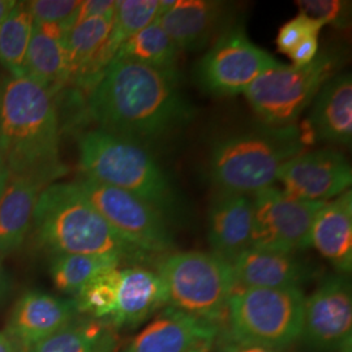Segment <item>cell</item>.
I'll list each match as a JSON object with an SVG mask.
<instances>
[{"label":"cell","mask_w":352,"mask_h":352,"mask_svg":"<svg viewBox=\"0 0 352 352\" xmlns=\"http://www.w3.org/2000/svg\"><path fill=\"white\" fill-rule=\"evenodd\" d=\"M0 352H19L10 338L3 333H0Z\"/></svg>","instance_id":"cell-38"},{"label":"cell","mask_w":352,"mask_h":352,"mask_svg":"<svg viewBox=\"0 0 352 352\" xmlns=\"http://www.w3.org/2000/svg\"><path fill=\"white\" fill-rule=\"evenodd\" d=\"M240 289H302L314 272L295 253L253 248L243 252L234 263Z\"/></svg>","instance_id":"cell-17"},{"label":"cell","mask_w":352,"mask_h":352,"mask_svg":"<svg viewBox=\"0 0 352 352\" xmlns=\"http://www.w3.org/2000/svg\"><path fill=\"white\" fill-rule=\"evenodd\" d=\"M266 51L252 42L241 29H228L214 41L196 68L197 82L213 96H236L277 65Z\"/></svg>","instance_id":"cell-11"},{"label":"cell","mask_w":352,"mask_h":352,"mask_svg":"<svg viewBox=\"0 0 352 352\" xmlns=\"http://www.w3.org/2000/svg\"><path fill=\"white\" fill-rule=\"evenodd\" d=\"M189 352H208V350H193V351Z\"/></svg>","instance_id":"cell-39"},{"label":"cell","mask_w":352,"mask_h":352,"mask_svg":"<svg viewBox=\"0 0 352 352\" xmlns=\"http://www.w3.org/2000/svg\"><path fill=\"white\" fill-rule=\"evenodd\" d=\"M33 222L39 244L55 256H113L122 263L148 256L120 238L75 183H52L43 189Z\"/></svg>","instance_id":"cell-3"},{"label":"cell","mask_w":352,"mask_h":352,"mask_svg":"<svg viewBox=\"0 0 352 352\" xmlns=\"http://www.w3.org/2000/svg\"><path fill=\"white\" fill-rule=\"evenodd\" d=\"M116 1L113 0H88L81 1L76 14L75 25L80 21L97 17H113Z\"/></svg>","instance_id":"cell-33"},{"label":"cell","mask_w":352,"mask_h":352,"mask_svg":"<svg viewBox=\"0 0 352 352\" xmlns=\"http://www.w3.org/2000/svg\"><path fill=\"white\" fill-rule=\"evenodd\" d=\"M65 36L67 32L62 26L34 23L26 54L24 76L52 96L69 80Z\"/></svg>","instance_id":"cell-23"},{"label":"cell","mask_w":352,"mask_h":352,"mask_svg":"<svg viewBox=\"0 0 352 352\" xmlns=\"http://www.w3.org/2000/svg\"><path fill=\"white\" fill-rule=\"evenodd\" d=\"M120 264L113 256L58 254L51 264V277L56 289L76 296L91 279Z\"/></svg>","instance_id":"cell-27"},{"label":"cell","mask_w":352,"mask_h":352,"mask_svg":"<svg viewBox=\"0 0 352 352\" xmlns=\"http://www.w3.org/2000/svg\"><path fill=\"white\" fill-rule=\"evenodd\" d=\"M217 336L215 324H210L166 308L122 352H189L209 350Z\"/></svg>","instance_id":"cell-15"},{"label":"cell","mask_w":352,"mask_h":352,"mask_svg":"<svg viewBox=\"0 0 352 352\" xmlns=\"http://www.w3.org/2000/svg\"><path fill=\"white\" fill-rule=\"evenodd\" d=\"M304 300L302 289H235L226 312L230 340L287 347L300 338Z\"/></svg>","instance_id":"cell-7"},{"label":"cell","mask_w":352,"mask_h":352,"mask_svg":"<svg viewBox=\"0 0 352 352\" xmlns=\"http://www.w3.org/2000/svg\"><path fill=\"white\" fill-rule=\"evenodd\" d=\"M253 205L247 195L221 190L209 210L208 239L212 253L234 264L252 247Z\"/></svg>","instance_id":"cell-18"},{"label":"cell","mask_w":352,"mask_h":352,"mask_svg":"<svg viewBox=\"0 0 352 352\" xmlns=\"http://www.w3.org/2000/svg\"><path fill=\"white\" fill-rule=\"evenodd\" d=\"M305 145L304 135L296 126H269L230 136L212 151L210 177L223 192L254 195L272 187L280 167L302 153Z\"/></svg>","instance_id":"cell-5"},{"label":"cell","mask_w":352,"mask_h":352,"mask_svg":"<svg viewBox=\"0 0 352 352\" xmlns=\"http://www.w3.org/2000/svg\"><path fill=\"white\" fill-rule=\"evenodd\" d=\"M0 157L11 175L54 183L63 175L54 96L25 76L0 81Z\"/></svg>","instance_id":"cell-2"},{"label":"cell","mask_w":352,"mask_h":352,"mask_svg":"<svg viewBox=\"0 0 352 352\" xmlns=\"http://www.w3.org/2000/svg\"><path fill=\"white\" fill-rule=\"evenodd\" d=\"M352 289L346 274L324 279L304 300L300 338L315 352H351Z\"/></svg>","instance_id":"cell-12"},{"label":"cell","mask_w":352,"mask_h":352,"mask_svg":"<svg viewBox=\"0 0 352 352\" xmlns=\"http://www.w3.org/2000/svg\"><path fill=\"white\" fill-rule=\"evenodd\" d=\"M180 50L157 21L128 38L116 51L113 59H129L151 67L177 71Z\"/></svg>","instance_id":"cell-25"},{"label":"cell","mask_w":352,"mask_h":352,"mask_svg":"<svg viewBox=\"0 0 352 352\" xmlns=\"http://www.w3.org/2000/svg\"><path fill=\"white\" fill-rule=\"evenodd\" d=\"M120 280L122 269L119 267L106 270L91 279L74 299L77 312L107 322L116 308Z\"/></svg>","instance_id":"cell-29"},{"label":"cell","mask_w":352,"mask_h":352,"mask_svg":"<svg viewBox=\"0 0 352 352\" xmlns=\"http://www.w3.org/2000/svg\"><path fill=\"white\" fill-rule=\"evenodd\" d=\"M161 0H119L113 13V30L106 50L113 59L128 38L151 25L160 16Z\"/></svg>","instance_id":"cell-28"},{"label":"cell","mask_w":352,"mask_h":352,"mask_svg":"<svg viewBox=\"0 0 352 352\" xmlns=\"http://www.w3.org/2000/svg\"><path fill=\"white\" fill-rule=\"evenodd\" d=\"M324 26L325 24L322 21L299 13L279 29L276 41L278 51L285 55H289L291 51L307 38L318 36Z\"/></svg>","instance_id":"cell-31"},{"label":"cell","mask_w":352,"mask_h":352,"mask_svg":"<svg viewBox=\"0 0 352 352\" xmlns=\"http://www.w3.org/2000/svg\"><path fill=\"white\" fill-rule=\"evenodd\" d=\"M312 139L350 146L352 141V80L350 74L333 76L320 89L308 116Z\"/></svg>","instance_id":"cell-19"},{"label":"cell","mask_w":352,"mask_h":352,"mask_svg":"<svg viewBox=\"0 0 352 352\" xmlns=\"http://www.w3.org/2000/svg\"><path fill=\"white\" fill-rule=\"evenodd\" d=\"M89 113L100 129L145 145L190 122L193 109L177 71L113 59L90 89Z\"/></svg>","instance_id":"cell-1"},{"label":"cell","mask_w":352,"mask_h":352,"mask_svg":"<svg viewBox=\"0 0 352 352\" xmlns=\"http://www.w3.org/2000/svg\"><path fill=\"white\" fill-rule=\"evenodd\" d=\"M164 305L167 289L157 272L141 266L126 267L122 269L116 308L107 322L113 327H136Z\"/></svg>","instance_id":"cell-22"},{"label":"cell","mask_w":352,"mask_h":352,"mask_svg":"<svg viewBox=\"0 0 352 352\" xmlns=\"http://www.w3.org/2000/svg\"><path fill=\"white\" fill-rule=\"evenodd\" d=\"M34 20L26 1H17L0 29V64L10 76H24Z\"/></svg>","instance_id":"cell-26"},{"label":"cell","mask_w":352,"mask_h":352,"mask_svg":"<svg viewBox=\"0 0 352 352\" xmlns=\"http://www.w3.org/2000/svg\"><path fill=\"white\" fill-rule=\"evenodd\" d=\"M225 6L210 0H161L155 20L179 50L197 51L208 46L222 28Z\"/></svg>","instance_id":"cell-16"},{"label":"cell","mask_w":352,"mask_h":352,"mask_svg":"<svg viewBox=\"0 0 352 352\" xmlns=\"http://www.w3.org/2000/svg\"><path fill=\"white\" fill-rule=\"evenodd\" d=\"M47 186L49 182L37 176H10L0 196V258L23 245L38 197Z\"/></svg>","instance_id":"cell-20"},{"label":"cell","mask_w":352,"mask_h":352,"mask_svg":"<svg viewBox=\"0 0 352 352\" xmlns=\"http://www.w3.org/2000/svg\"><path fill=\"white\" fill-rule=\"evenodd\" d=\"M10 176H11V173H10L8 167H7V164H4V161L0 157V196H1L3 190L6 188V186H7V182H8Z\"/></svg>","instance_id":"cell-37"},{"label":"cell","mask_w":352,"mask_h":352,"mask_svg":"<svg viewBox=\"0 0 352 352\" xmlns=\"http://www.w3.org/2000/svg\"><path fill=\"white\" fill-rule=\"evenodd\" d=\"M77 188L113 231L146 254L173 250L174 238L167 217L139 197L89 177L75 182Z\"/></svg>","instance_id":"cell-9"},{"label":"cell","mask_w":352,"mask_h":352,"mask_svg":"<svg viewBox=\"0 0 352 352\" xmlns=\"http://www.w3.org/2000/svg\"><path fill=\"white\" fill-rule=\"evenodd\" d=\"M116 337L101 320H74L26 352H113Z\"/></svg>","instance_id":"cell-24"},{"label":"cell","mask_w":352,"mask_h":352,"mask_svg":"<svg viewBox=\"0 0 352 352\" xmlns=\"http://www.w3.org/2000/svg\"><path fill=\"white\" fill-rule=\"evenodd\" d=\"M34 23L54 24L68 33L75 26L76 14L81 6L77 0H33L26 1Z\"/></svg>","instance_id":"cell-30"},{"label":"cell","mask_w":352,"mask_h":352,"mask_svg":"<svg viewBox=\"0 0 352 352\" xmlns=\"http://www.w3.org/2000/svg\"><path fill=\"white\" fill-rule=\"evenodd\" d=\"M167 305L215 324L236 289L234 265L212 252H176L158 264Z\"/></svg>","instance_id":"cell-6"},{"label":"cell","mask_w":352,"mask_h":352,"mask_svg":"<svg viewBox=\"0 0 352 352\" xmlns=\"http://www.w3.org/2000/svg\"><path fill=\"white\" fill-rule=\"evenodd\" d=\"M334 71L336 59L327 52L318 54L312 63L302 67L278 63L258 76L244 94L266 126H295Z\"/></svg>","instance_id":"cell-8"},{"label":"cell","mask_w":352,"mask_h":352,"mask_svg":"<svg viewBox=\"0 0 352 352\" xmlns=\"http://www.w3.org/2000/svg\"><path fill=\"white\" fill-rule=\"evenodd\" d=\"M16 3L17 1H14V0H0V29L4 24L6 19L8 17V14L14 8Z\"/></svg>","instance_id":"cell-36"},{"label":"cell","mask_w":352,"mask_h":352,"mask_svg":"<svg viewBox=\"0 0 352 352\" xmlns=\"http://www.w3.org/2000/svg\"><path fill=\"white\" fill-rule=\"evenodd\" d=\"M223 352H279L273 349H267L264 346H258V344H251V343H243V342H235V340H230L227 343L226 347Z\"/></svg>","instance_id":"cell-35"},{"label":"cell","mask_w":352,"mask_h":352,"mask_svg":"<svg viewBox=\"0 0 352 352\" xmlns=\"http://www.w3.org/2000/svg\"><path fill=\"white\" fill-rule=\"evenodd\" d=\"M77 314L74 299L63 300L45 292L29 291L16 302L6 336L19 352H26L72 322Z\"/></svg>","instance_id":"cell-14"},{"label":"cell","mask_w":352,"mask_h":352,"mask_svg":"<svg viewBox=\"0 0 352 352\" xmlns=\"http://www.w3.org/2000/svg\"><path fill=\"white\" fill-rule=\"evenodd\" d=\"M318 55V36L307 38L289 52V56L295 67H302L312 63Z\"/></svg>","instance_id":"cell-34"},{"label":"cell","mask_w":352,"mask_h":352,"mask_svg":"<svg viewBox=\"0 0 352 352\" xmlns=\"http://www.w3.org/2000/svg\"><path fill=\"white\" fill-rule=\"evenodd\" d=\"M300 13L322 21L325 25L346 28L350 17L351 3L340 0H299L296 1Z\"/></svg>","instance_id":"cell-32"},{"label":"cell","mask_w":352,"mask_h":352,"mask_svg":"<svg viewBox=\"0 0 352 352\" xmlns=\"http://www.w3.org/2000/svg\"><path fill=\"white\" fill-rule=\"evenodd\" d=\"M311 247L340 274L351 272V190H346L333 201L325 202L317 212L311 230Z\"/></svg>","instance_id":"cell-21"},{"label":"cell","mask_w":352,"mask_h":352,"mask_svg":"<svg viewBox=\"0 0 352 352\" xmlns=\"http://www.w3.org/2000/svg\"><path fill=\"white\" fill-rule=\"evenodd\" d=\"M78 164L85 177L128 192L168 217L179 201L170 177L145 145L96 129L78 141Z\"/></svg>","instance_id":"cell-4"},{"label":"cell","mask_w":352,"mask_h":352,"mask_svg":"<svg viewBox=\"0 0 352 352\" xmlns=\"http://www.w3.org/2000/svg\"><path fill=\"white\" fill-rule=\"evenodd\" d=\"M251 199L253 248L296 253L311 247L316 214L325 202L302 200L273 186L256 192Z\"/></svg>","instance_id":"cell-10"},{"label":"cell","mask_w":352,"mask_h":352,"mask_svg":"<svg viewBox=\"0 0 352 352\" xmlns=\"http://www.w3.org/2000/svg\"><path fill=\"white\" fill-rule=\"evenodd\" d=\"M285 190L308 201L327 202L350 188L351 164L340 151H302L279 170Z\"/></svg>","instance_id":"cell-13"}]
</instances>
